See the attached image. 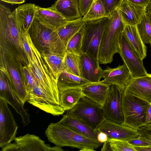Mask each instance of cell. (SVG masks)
<instances>
[{"label":"cell","mask_w":151,"mask_h":151,"mask_svg":"<svg viewBox=\"0 0 151 151\" xmlns=\"http://www.w3.org/2000/svg\"><path fill=\"white\" fill-rule=\"evenodd\" d=\"M0 52L14 58L24 65L28 60L22 44L21 33L10 9L0 5Z\"/></svg>","instance_id":"6da1fadb"},{"label":"cell","mask_w":151,"mask_h":151,"mask_svg":"<svg viewBox=\"0 0 151 151\" xmlns=\"http://www.w3.org/2000/svg\"><path fill=\"white\" fill-rule=\"evenodd\" d=\"M45 134L49 141L55 146L75 147L79 149L80 151H95L101 144L77 133L59 121L51 123L45 130Z\"/></svg>","instance_id":"7a4b0ae2"},{"label":"cell","mask_w":151,"mask_h":151,"mask_svg":"<svg viewBox=\"0 0 151 151\" xmlns=\"http://www.w3.org/2000/svg\"><path fill=\"white\" fill-rule=\"evenodd\" d=\"M30 45L32 55L27 58L28 64L27 66L43 90L60 104V92L57 86L58 79L54 76L31 39Z\"/></svg>","instance_id":"3957f363"},{"label":"cell","mask_w":151,"mask_h":151,"mask_svg":"<svg viewBox=\"0 0 151 151\" xmlns=\"http://www.w3.org/2000/svg\"><path fill=\"white\" fill-rule=\"evenodd\" d=\"M110 19L100 44L99 60L101 64L111 63L114 55L118 52V43L123 33L124 24L119 8L110 16Z\"/></svg>","instance_id":"277c9868"},{"label":"cell","mask_w":151,"mask_h":151,"mask_svg":"<svg viewBox=\"0 0 151 151\" xmlns=\"http://www.w3.org/2000/svg\"><path fill=\"white\" fill-rule=\"evenodd\" d=\"M149 105L148 102L122 91L124 122L122 124L137 130L145 126L146 116Z\"/></svg>","instance_id":"5b68a950"},{"label":"cell","mask_w":151,"mask_h":151,"mask_svg":"<svg viewBox=\"0 0 151 151\" xmlns=\"http://www.w3.org/2000/svg\"><path fill=\"white\" fill-rule=\"evenodd\" d=\"M110 19L109 16L87 21L84 26L83 53L87 54L98 61L100 44Z\"/></svg>","instance_id":"8992f818"},{"label":"cell","mask_w":151,"mask_h":151,"mask_svg":"<svg viewBox=\"0 0 151 151\" xmlns=\"http://www.w3.org/2000/svg\"><path fill=\"white\" fill-rule=\"evenodd\" d=\"M22 64L14 58L0 52V71L8 79L15 93L24 104L27 101V92L22 78Z\"/></svg>","instance_id":"52a82bcc"},{"label":"cell","mask_w":151,"mask_h":151,"mask_svg":"<svg viewBox=\"0 0 151 151\" xmlns=\"http://www.w3.org/2000/svg\"><path fill=\"white\" fill-rule=\"evenodd\" d=\"M66 114L82 121L95 130L105 119L102 107L84 96L68 110Z\"/></svg>","instance_id":"ba28073f"},{"label":"cell","mask_w":151,"mask_h":151,"mask_svg":"<svg viewBox=\"0 0 151 151\" xmlns=\"http://www.w3.org/2000/svg\"><path fill=\"white\" fill-rule=\"evenodd\" d=\"M28 32L33 43L41 53H54L55 29L42 24L35 18Z\"/></svg>","instance_id":"9c48e42d"},{"label":"cell","mask_w":151,"mask_h":151,"mask_svg":"<svg viewBox=\"0 0 151 151\" xmlns=\"http://www.w3.org/2000/svg\"><path fill=\"white\" fill-rule=\"evenodd\" d=\"M130 72L131 78L144 76L148 74L142 60L122 33L118 43V52Z\"/></svg>","instance_id":"30bf717a"},{"label":"cell","mask_w":151,"mask_h":151,"mask_svg":"<svg viewBox=\"0 0 151 151\" xmlns=\"http://www.w3.org/2000/svg\"><path fill=\"white\" fill-rule=\"evenodd\" d=\"M14 142L2 149L1 151H63L60 147H51L36 135L27 134L16 137Z\"/></svg>","instance_id":"8fae6325"},{"label":"cell","mask_w":151,"mask_h":151,"mask_svg":"<svg viewBox=\"0 0 151 151\" xmlns=\"http://www.w3.org/2000/svg\"><path fill=\"white\" fill-rule=\"evenodd\" d=\"M18 126L8 106L0 99V147L2 149L11 143L16 137Z\"/></svg>","instance_id":"7c38bea8"},{"label":"cell","mask_w":151,"mask_h":151,"mask_svg":"<svg viewBox=\"0 0 151 151\" xmlns=\"http://www.w3.org/2000/svg\"><path fill=\"white\" fill-rule=\"evenodd\" d=\"M122 93V91L116 85H110L107 98L102 107L105 119L121 124L124 122Z\"/></svg>","instance_id":"4fadbf2b"},{"label":"cell","mask_w":151,"mask_h":151,"mask_svg":"<svg viewBox=\"0 0 151 151\" xmlns=\"http://www.w3.org/2000/svg\"><path fill=\"white\" fill-rule=\"evenodd\" d=\"M27 101L32 105L54 116L63 115L65 111L49 96L39 83L29 94Z\"/></svg>","instance_id":"5bb4252c"},{"label":"cell","mask_w":151,"mask_h":151,"mask_svg":"<svg viewBox=\"0 0 151 151\" xmlns=\"http://www.w3.org/2000/svg\"><path fill=\"white\" fill-rule=\"evenodd\" d=\"M0 71V99L10 105L21 116L23 126L30 122V115L24 108V105L14 91L8 79Z\"/></svg>","instance_id":"9a60e30c"},{"label":"cell","mask_w":151,"mask_h":151,"mask_svg":"<svg viewBox=\"0 0 151 151\" xmlns=\"http://www.w3.org/2000/svg\"><path fill=\"white\" fill-rule=\"evenodd\" d=\"M86 23V21L82 18L70 21L55 29V42L53 53L64 56L69 41Z\"/></svg>","instance_id":"2e32d148"},{"label":"cell","mask_w":151,"mask_h":151,"mask_svg":"<svg viewBox=\"0 0 151 151\" xmlns=\"http://www.w3.org/2000/svg\"><path fill=\"white\" fill-rule=\"evenodd\" d=\"M106 133L109 138L128 141L140 135L138 130L105 119L96 129Z\"/></svg>","instance_id":"e0dca14e"},{"label":"cell","mask_w":151,"mask_h":151,"mask_svg":"<svg viewBox=\"0 0 151 151\" xmlns=\"http://www.w3.org/2000/svg\"><path fill=\"white\" fill-rule=\"evenodd\" d=\"M123 91L151 103V73L131 78Z\"/></svg>","instance_id":"ac0fdd59"},{"label":"cell","mask_w":151,"mask_h":151,"mask_svg":"<svg viewBox=\"0 0 151 151\" xmlns=\"http://www.w3.org/2000/svg\"><path fill=\"white\" fill-rule=\"evenodd\" d=\"M129 70L125 64L114 68L108 67L103 70L101 82L109 85H116L123 91L131 78Z\"/></svg>","instance_id":"d6986e66"},{"label":"cell","mask_w":151,"mask_h":151,"mask_svg":"<svg viewBox=\"0 0 151 151\" xmlns=\"http://www.w3.org/2000/svg\"><path fill=\"white\" fill-rule=\"evenodd\" d=\"M80 68L81 77L93 83L101 81L102 70L99 62L87 54L80 56Z\"/></svg>","instance_id":"ffe728a7"},{"label":"cell","mask_w":151,"mask_h":151,"mask_svg":"<svg viewBox=\"0 0 151 151\" xmlns=\"http://www.w3.org/2000/svg\"><path fill=\"white\" fill-rule=\"evenodd\" d=\"M37 9V5L27 3L19 6L13 12L21 33L28 32L35 18Z\"/></svg>","instance_id":"44dd1931"},{"label":"cell","mask_w":151,"mask_h":151,"mask_svg":"<svg viewBox=\"0 0 151 151\" xmlns=\"http://www.w3.org/2000/svg\"><path fill=\"white\" fill-rule=\"evenodd\" d=\"M147 7L128 1H122L119 9L124 24L137 25L142 19L146 12Z\"/></svg>","instance_id":"7402d4cb"},{"label":"cell","mask_w":151,"mask_h":151,"mask_svg":"<svg viewBox=\"0 0 151 151\" xmlns=\"http://www.w3.org/2000/svg\"><path fill=\"white\" fill-rule=\"evenodd\" d=\"M35 18L42 24L56 29L70 21L63 17L51 7L43 8L37 6Z\"/></svg>","instance_id":"603a6c76"},{"label":"cell","mask_w":151,"mask_h":151,"mask_svg":"<svg viewBox=\"0 0 151 151\" xmlns=\"http://www.w3.org/2000/svg\"><path fill=\"white\" fill-rule=\"evenodd\" d=\"M51 7L69 21L82 18L79 9V0H57Z\"/></svg>","instance_id":"cb8c5ba5"},{"label":"cell","mask_w":151,"mask_h":151,"mask_svg":"<svg viewBox=\"0 0 151 151\" xmlns=\"http://www.w3.org/2000/svg\"><path fill=\"white\" fill-rule=\"evenodd\" d=\"M100 81L86 85L82 89L84 96L102 107L107 98L110 85L102 83Z\"/></svg>","instance_id":"d4e9b609"},{"label":"cell","mask_w":151,"mask_h":151,"mask_svg":"<svg viewBox=\"0 0 151 151\" xmlns=\"http://www.w3.org/2000/svg\"><path fill=\"white\" fill-rule=\"evenodd\" d=\"M59 122L77 133L97 141V136L99 132L82 121L66 114Z\"/></svg>","instance_id":"484cf974"},{"label":"cell","mask_w":151,"mask_h":151,"mask_svg":"<svg viewBox=\"0 0 151 151\" xmlns=\"http://www.w3.org/2000/svg\"><path fill=\"white\" fill-rule=\"evenodd\" d=\"M92 83L81 77L63 70L59 75L57 86L60 93L71 88H82Z\"/></svg>","instance_id":"4316f807"},{"label":"cell","mask_w":151,"mask_h":151,"mask_svg":"<svg viewBox=\"0 0 151 151\" xmlns=\"http://www.w3.org/2000/svg\"><path fill=\"white\" fill-rule=\"evenodd\" d=\"M124 24L123 33L138 55L143 60L147 55V47L140 37L137 25Z\"/></svg>","instance_id":"83f0119b"},{"label":"cell","mask_w":151,"mask_h":151,"mask_svg":"<svg viewBox=\"0 0 151 151\" xmlns=\"http://www.w3.org/2000/svg\"><path fill=\"white\" fill-rule=\"evenodd\" d=\"M83 96L82 88L69 89L60 93V104L65 111L73 108Z\"/></svg>","instance_id":"f1b7e54d"},{"label":"cell","mask_w":151,"mask_h":151,"mask_svg":"<svg viewBox=\"0 0 151 151\" xmlns=\"http://www.w3.org/2000/svg\"><path fill=\"white\" fill-rule=\"evenodd\" d=\"M41 54L54 76L58 80L59 74L64 69V56L52 53Z\"/></svg>","instance_id":"f546056e"},{"label":"cell","mask_w":151,"mask_h":151,"mask_svg":"<svg viewBox=\"0 0 151 151\" xmlns=\"http://www.w3.org/2000/svg\"><path fill=\"white\" fill-rule=\"evenodd\" d=\"M84 34V26L72 37L66 47L65 53L81 55L83 54L82 46Z\"/></svg>","instance_id":"4dcf8cb0"},{"label":"cell","mask_w":151,"mask_h":151,"mask_svg":"<svg viewBox=\"0 0 151 151\" xmlns=\"http://www.w3.org/2000/svg\"><path fill=\"white\" fill-rule=\"evenodd\" d=\"M108 16L101 1L94 0L87 13L82 18L87 21Z\"/></svg>","instance_id":"1f68e13d"},{"label":"cell","mask_w":151,"mask_h":151,"mask_svg":"<svg viewBox=\"0 0 151 151\" xmlns=\"http://www.w3.org/2000/svg\"><path fill=\"white\" fill-rule=\"evenodd\" d=\"M80 56L71 53H65L64 56V70L80 77Z\"/></svg>","instance_id":"d6a6232c"},{"label":"cell","mask_w":151,"mask_h":151,"mask_svg":"<svg viewBox=\"0 0 151 151\" xmlns=\"http://www.w3.org/2000/svg\"><path fill=\"white\" fill-rule=\"evenodd\" d=\"M137 26L144 43L145 44H150L151 43V19L147 12Z\"/></svg>","instance_id":"836d02e7"},{"label":"cell","mask_w":151,"mask_h":151,"mask_svg":"<svg viewBox=\"0 0 151 151\" xmlns=\"http://www.w3.org/2000/svg\"><path fill=\"white\" fill-rule=\"evenodd\" d=\"M22 71L24 86L27 92L29 94L39 83L27 65L22 66Z\"/></svg>","instance_id":"e575fe53"},{"label":"cell","mask_w":151,"mask_h":151,"mask_svg":"<svg viewBox=\"0 0 151 151\" xmlns=\"http://www.w3.org/2000/svg\"><path fill=\"white\" fill-rule=\"evenodd\" d=\"M111 151H136L134 147L128 141L123 140L109 138L107 140Z\"/></svg>","instance_id":"d590c367"},{"label":"cell","mask_w":151,"mask_h":151,"mask_svg":"<svg viewBox=\"0 0 151 151\" xmlns=\"http://www.w3.org/2000/svg\"><path fill=\"white\" fill-rule=\"evenodd\" d=\"M102 4L106 12L109 16L116 9L119 8L122 0H99Z\"/></svg>","instance_id":"8d00e7d4"},{"label":"cell","mask_w":151,"mask_h":151,"mask_svg":"<svg viewBox=\"0 0 151 151\" xmlns=\"http://www.w3.org/2000/svg\"><path fill=\"white\" fill-rule=\"evenodd\" d=\"M94 0H79V9L82 17L87 12Z\"/></svg>","instance_id":"74e56055"},{"label":"cell","mask_w":151,"mask_h":151,"mask_svg":"<svg viewBox=\"0 0 151 151\" xmlns=\"http://www.w3.org/2000/svg\"><path fill=\"white\" fill-rule=\"evenodd\" d=\"M129 143L134 147H143L150 146L144 137L140 135L128 141Z\"/></svg>","instance_id":"f35d334b"},{"label":"cell","mask_w":151,"mask_h":151,"mask_svg":"<svg viewBox=\"0 0 151 151\" xmlns=\"http://www.w3.org/2000/svg\"><path fill=\"white\" fill-rule=\"evenodd\" d=\"M137 130L141 136H151V126H142Z\"/></svg>","instance_id":"ab89813d"},{"label":"cell","mask_w":151,"mask_h":151,"mask_svg":"<svg viewBox=\"0 0 151 151\" xmlns=\"http://www.w3.org/2000/svg\"><path fill=\"white\" fill-rule=\"evenodd\" d=\"M109 138L107 135L105 133L100 131L99 132L97 136V141L101 143H104L107 141Z\"/></svg>","instance_id":"60d3db41"},{"label":"cell","mask_w":151,"mask_h":151,"mask_svg":"<svg viewBox=\"0 0 151 151\" xmlns=\"http://www.w3.org/2000/svg\"><path fill=\"white\" fill-rule=\"evenodd\" d=\"M151 0H122L126 1L137 4L147 6Z\"/></svg>","instance_id":"b9f144b4"},{"label":"cell","mask_w":151,"mask_h":151,"mask_svg":"<svg viewBox=\"0 0 151 151\" xmlns=\"http://www.w3.org/2000/svg\"><path fill=\"white\" fill-rule=\"evenodd\" d=\"M145 126H151V103L148 109L145 118Z\"/></svg>","instance_id":"7bdbcfd3"},{"label":"cell","mask_w":151,"mask_h":151,"mask_svg":"<svg viewBox=\"0 0 151 151\" xmlns=\"http://www.w3.org/2000/svg\"><path fill=\"white\" fill-rule=\"evenodd\" d=\"M136 151H151V146L134 147Z\"/></svg>","instance_id":"ee69618b"},{"label":"cell","mask_w":151,"mask_h":151,"mask_svg":"<svg viewBox=\"0 0 151 151\" xmlns=\"http://www.w3.org/2000/svg\"><path fill=\"white\" fill-rule=\"evenodd\" d=\"M1 1L11 4H20L24 3L25 0H1Z\"/></svg>","instance_id":"f6af8a7d"},{"label":"cell","mask_w":151,"mask_h":151,"mask_svg":"<svg viewBox=\"0 0 151 151\" xmlns=\"http://www.w3.org/2000/svg\"><path fill=\"white\" fill-rule=\"evenodd\" d=\"M101 150L102 151H111L110 144L108 141L104 143Z\"/></svg>","instance_id":"bcb514c9"},{"label":"cell","mask_w":151,"mask_h":151,"mask_svg":"<svg viewBox=\"0 0 151 151\" xmlns=\"http://www.w3.org/2000/svg\"><path fill=\"white\" fill-rule=\"evenodd\" d=\"M146 12L151 19V1L147 6Z\"/></svg>","instance_id":"7dc6e473"},{"label":"cell","mask_w":151,"mask_h":151,"mask_svg":"<svg viewBox=\"0 0 151 151\" xmlns=\"http://www.w3.org/2000/svg\"><path fill=\"white\" fill-rule=\"evenodd\" d=\"M145 137L147 142L149 143L151 146V136H143Z\"/></svg>","instance_id":"c3c4849f"},{"label":"cell","mask_w":151,"mask_h":151,"mask_svg":"<svg viewBox=\"0 0 151 151\" xmlns=\"http://www.w3.org/2000/svg\"><path fill=\"white\" fill-rule=\"evenodd\" d=\"M150 46H151V43L150 44Z\"/></svg>","instance_id":"681fc988"}]
</instances>
